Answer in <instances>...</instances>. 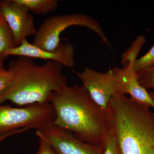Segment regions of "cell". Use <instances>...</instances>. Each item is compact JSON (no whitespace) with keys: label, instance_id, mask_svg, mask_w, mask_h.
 I'll list each match as a JSON object with an SVG mask.
<instances>
[{"label":"cell","instance_id":"5bb4252c","mask_svg":"<svg viewBox=\"0 0 154 154\" xmlns=\"http://www.w3.org/2000/svg\"><path fill=\"white\" fill-rule=\"evenodd\" d=\"M138 81L146 90L154 89V66L137 72Z\"/></svg>","mask_w":154,"mask_h":154},{"label":"cell","instance_id":"5b68a950","mask_svg":"<svg viewBox=\"0 0 154 154\" xmlns=\"http://www.w3.org/2000/svg\"><path fill=\"white\" fill-rule=\"evenodd\" d=\"M56 114L50 102L17 108L0 105V134L22 128L39 129L53 123Z\"/></svg>","mask_w":154,"mask_h":154},{"label":"cell","instance_id":"ba28073f","mask_svg":"<svg viewBox=\"0 0 154 154\" xmlns=\"http://www.w3.org/2000/svg\"><path fill=\"white\" fill-rule=\"evenodd\" d=\"M0 11L8 22L15 40V47L27 37L35 35L34 19L26 6L14 0L0 1Z\"/></svg>","mask_w":154,"mask_h":154},{"label":"cell","instance_id":"e0dca14e","mask_svg":"<svg viewBox=\"0 0 154 154\" xmlns=\"http://www.w3.org/2000/svg\"><path fill=\"white\" fill-rule=\"evenodd\" d=\"M13 79L14 75L10 69L0 70V95L10 85Z\"/></svg>","mask_w":154,"mask_h":154},{"label":"cell","instance_id":"277c9868","mask_svg":"<svg viewBox=\"0 0 154 154\" xmlns=\"http://www.w3.org/2000/svg\"><path fill=\"white\" fill-rule=\"evenodd\" d=\"M73 26L85 27L92 30L99 36L102 44L111 48L110 42L100 23L91 16L82 14L54 15L48 17L36 29L31 43L42 49L54 51L61 43V33Z\"/></svg>","mask_w":154,"mask_h":154},{"label":"cell","instance_id":"8992f818","mask_svg":"<svg viewBox=\"0 0 154 154\" xmlns=\"http://www.w3.org/2000/svg\"><path fill=\"white\" fill-rule=\"evenodd\" d=\"M36 135L49 144L54 154H101L99 146L79 140L53 123L36 130Z\"/></svg>","mask_w":154,"mask_h":154},{"label":"cell","instance_id":"52a82bcc","mask_svg":"<svg viewBox=\"0 0 154 154\" xmlns=\"http://www.w3.org/2000/svg\"><path fill=\"white\" fill-rule=\"evenodd\" d=\"M76 75L92 99L106 111L111 97L118 95V79L113 69L102 73L85 67Z\"/></svg>","mask_w":154,"mask_h":154},{"label":"cell","instance_id":"d6986e66","mask_svg":"<svg viewBox=\"0 0 154 154\" xmlns=\"http://www.w3.org/2000/svg\"><path fill=\"white\" fill-rule=\"evenodd\" d=\"M30 129V128H22V129L17 130L14 131L7 133L0 134V142L9 137L14 135L25 132Z\"/></svg>","mask_w":154,"mask_h":154},{"label":"cell","instance_id":"7a4b0ae2","mask_svg":"<svg viewBox=\"0 0 154 154\" xmlns=\"http://www.w3.org/2000/svg\"><path fill=\"white\" fill-rule=\"evenodd\" d=\"M125 95L111 97L106 110L119 154H154V112Z\"/></svg>","mask_w":154,"mask_h":154},{"label":"cell","instance_id":"8fae6325","mask_svg":"<svg viewBox=\"0 0 154 154\" xmlns=\"http://www.w3.org/2000/svg\"><path fill=\"white\" fill-rule=\"evenodd\" d=\"M24 5L33 13L38 15L48 14L55 11L58 6L57 0H14Z\"/></svg>","mask_w":154,"mask_h":154},{"label":"cell","instance_id":"9c48e42d","mask_svg":"<svg viewBox=\"0 0 154 154\" xmlns=\"http://www.w3.org/2000/svg\"><path fill=\"white\" fill-rule=\"evenodd\" d=\"M11 55L54 61L68 68L73 67L75 64L74 48L69 43H60L55 51H50L36 47L25 39L18 47L6 50L3 53L2 58Z\"/></svg>","mask_w":154,"mask_h":154},{"label":"cell","instance_id":"3957f363","mask_svg":"<svg viewBox=\"0 0 154 154\" xmlns=\"http://www.w3.org/2000/svg\"><path fill=\"white\" fill-rule=\"evenodd\" d=\"M64 66L53 60L38 65L32 58L18 56L9 65L14 79L0 95V105L6 101L19 106L50 102L52 93L67 85Z\"/></svg>","mask_w":154,"mask_h":154},{"label":"cell","instance_id":"ac0fdd59","mask_svg":"<svg viewBox=\"0 0 154 154\" xmlns=\"http://www.w3.org/2000/svg\"><path fill=\"white\" fill-rule=\"evenodd\" d=\"M39 147L36 154H54L52 148L47 142L42 138H38Z\"/></svg>","mask_w":154,"mask_h":154},{"label":"cell","instance_id":"ffe728a7","mask_svg":"<svg viewBox=\"0 0 154 154\" xmlns=\"http://www.w3.org/2000/svg\"><path fill=\"white\" fill-rule=\"evenodd\" d=\"M5 69V67L3 65V59L0 57V70H4Z\"/></svg>","mask_w":154,"mask_h":154},{"label":"cell","instance_id":"30bf717a","mask_svg":"<svg viewBox=\"0 0 154 154\" xmlns=\"http://www.w3.org/2000/svg\"><path fill=\"white\" fill-rule=\"evenodd\" d=\"M118 82V94L129 95L138 103L154 109V101L148 91L140 85L134 65H126L123 68L114 67Z\"/></svg>","mask_w":154,"mask_h":154},{"label":"cell","instance_id":"4fadbf2b","mask_svg":"<svg viewBox=\"0 0 154 154\" xmlns=\"http://www.w3.org/2000/svg\"><path fill=\"white\" fill-rule=\"evenodd\" d=\"M145 42L146 38L144 36H138L129 48L122 56V64L134 66L135 62L137 60L138 55Z\"/></svg>","mask_w":154,"mask_h":154},{"label":"cell","instance_id":"2e32d148","mask_svg":"<svg viewBox=\"0 0 154 154\" xmlns=\"http://www.w3.org/2000/svg\"><path fill=\"white\" fill-rule=\"evenodd\" d=\"M101 154H119L118 150L110 133L99 146Z\"/></svg>","mask_w":154,"mask_h":154},{"label":"cell","instance_id":"7c38bea8","mask_svg":"<svg viewBox=\"0 0 154 154\" xmlns=\"http://www.w3.org/2000/svg\"><path fill=\"white\" fill-rule=\"evenodd\" d=\"M15 47L13 33L0 11V57L6 50Z\"/></svg>","mask_w":154,"mask_h":154},{"label":"cell","instance_id":"6da1fadb","mask_svg":"<svg viewBox=\"0 0 154 154\" xmlns=\"http://www.w3.org/2000/svg\"><path fill=\"white\" fill-rule=\"evenodd\" d=\"M56 125L85 143L99 146L110 134L106 111L83 85H66L51 95Z\"/></svg>","mask_w":154,"mask_h":154},{"label":"cell","instance_id":"9a60e30c","mask_svg":"<svg viewBox=\"0 0 154 154\" xmlns=\"http://www.w3.org/2000/svg\"><path fill=\"white\" fill-rule=\"evenodd\" d=\"M154 66V44L145 55L137 59L134 64L135 71L138 72Z\"/></svg>","mask_w":154,"mask_h":154}]
</instances>
